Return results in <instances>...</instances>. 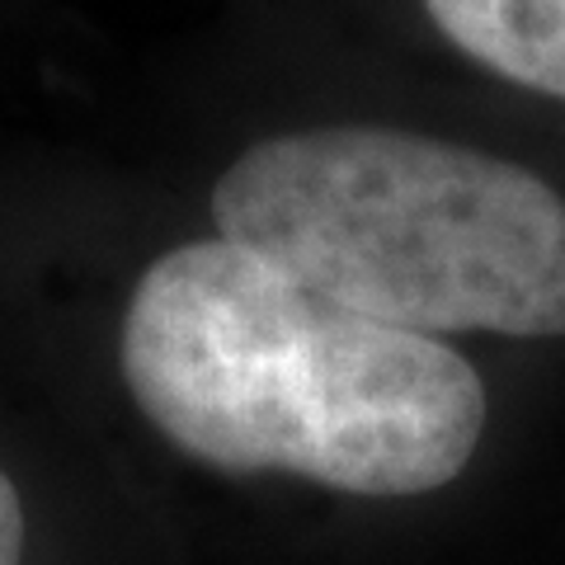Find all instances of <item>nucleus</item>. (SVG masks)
<instances>
[{
    "mask_svg": "<svg viewBox=\"0 0 565 565\" xmlns=\"http://www.w3.org/2000/svg\"><path fill=\"white\" fill-rule=\"evenodd\" d=\"M24 500L10 476L0 471V565H24Z\"/></svg>",
    "mask_w": 565,
    "mask_h": 565,
    "instance_id": "obj_4",
    "label": "nucleus"
},
{
    "mask_svg": "<svg viewBox=\"0 0 565 565\" xmlns=\"http://www.w3.org/2000/svg\"><path fill=\"white\" fill-rule=\"evenodd\" d=\"M118 363L166 444L232 476L411 500L457 481L486 434V386L452 344L353 316L222 236L147 264Z\"/></svg>",
    "mask_w": 565,
    "mask_h": 565,
    "instance_id": "obj_1",
    "label": "nucleus"
},
{
    "mask_svg": "<svg viewBox=\"0 0 565 565\" xmlns=\"http://www.w3.org/2000/svg\"><path fill=\"white\" fill-rule=\"evenodd\" d=\"M217 236L415 334H565V199L500 156L396 128L264 137L212 189Z\"/></svg>",
    "mask_w": 565,
    "mask_h": 565,
    "instance_id": "obj_2",
    "label": "nucleus"
},
{
    "mask_svg": "<svg viewBox=\"0 0 565 565\" xmlns=\"http://www.w3.org/2000/svg\"><path fill=\"white\" fill-rule=\"evenodd\" d=\"M424 10L471 62L565 99V0H424Z\"/></svg>",
    "mask_w": 565,
    "mask_h": 565,
    "instance_id": "obj_3",
    "label": "nucleus"
}]
</instances>
